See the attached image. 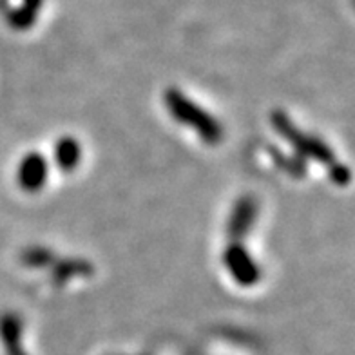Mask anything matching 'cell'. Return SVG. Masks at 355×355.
<instances>
[{
	"instance_id": "cell-1",
	"label": "cell",
	"mask_w": 355,
	"mask_h": 355,
	"mask_svg": "<svg viewBox=\"0 0 355 355\" xmlns=\"http://www.w3.org/2000/svg\"><path fill=\"white\" fill-rule=\"evenodd\" d=\"M270 122L274 131L292 147V153L300 158L313 159L321 167L328 168V174L332 178V182L339 187H345L350 183L352 173L343 162H339L334 153V149L319 136L310 135L303 131L300 125H295L294 120L286 114L285 111H274L270 114Z\"/></svg>"
},
{
	"instance_id": "cell-2",
	"label": "cell",
	"mask_w": 355,
	"mask_h": 355,
	"mask_svg": "<svg viewBox=\"0 0 355 355\" xmlns=\"http://www.w3.org/2000/svg\"><path fill=\"white\" fill-rule=\"evenodd\" d=\"M165 111L178 125L192 131L205 145H220L225 138L223 123L211 111H207L201 103L191 98L183 89L167 87L162 94Z\"/></svg>"
},
{
	"instance_id": "cell-3",
	"label": "cell",
	"mask_w": 355,
	"mask_h": 355,
	"mask_svg": "<svg viewBox=\"0 0 355 355\" xmlns=\"http://www.w3.org/2000/svg\"><path fill=\"white\" fill-rule=\"evenodd\" d=\"M221 265L230 279L241 288H252L259 285L263 277V268L247 245L238 239H232L221 252Z\"/></svg>"
},
{
	"instance_id": "cell-4",
	"label": "cell",
	"mask_w": 355,
	"mask_h": 355,
	"mask_svg": "<svg viewBox=\"0 0 355 355\" xmlns=\"http://www.w3.org/2000/svg\"><path fill=\"white\" fill-rule=\"evenodd\" d=\"M49 180V162L40 153H28L19 159L15 168V182L26 194L40 192Z\"/></svg>"
},
{
	"instance_id": "cell-5",
	"label": "cell",
	"mask_w": 355,
	"mask_h": 355,
	"mask_svg": "<svg viewBox=\"0 0 355 355\" xmlns=\"http://www.w3.org/2000/svg\"><path fill=\"white\" fill-rule=\"evenodd\" d=\"M259 214V207H257L256 198L243 196L238 198L234 203L232 211L229 216V223H227V232L232 236V239L245 238V234L250 232Z\"/></svg>"
},
{
	"instance_id": "cell-6",
	"label": "cell",
	"mask_w": 355,
	"mask_h": 355,
	"mask_svg": "<svg viewBox=\"0 0 355 355\" xmlns=\"http://www.w3.org/2000/svg\"><path fill=\"white\" fill-rule=\"evenodd\" d=\"M82 158H84V149L75 136L66 135L56 140L55 150H53V162H55L58 171L66 174L75 173L82 164Z\"/></svg>"
},
{
	"instance_id": "cell-7",
	"label": "cell",
	"mask_w": 355,
	"mask_h": 355,
	"mask_svg": "<svg viewBox=\"0 0 355 355\" xmlns=\"http://www.w3.org/2000/svg\"><path fill=\"white\" fill-rule=\"evenodd\" d=\"M20 336H22V322L17 313L8 312L0 315V337H2L0 341L10 355H26L24 346H20Z\"/></svg>"
},
{
	"instance_id": "cell-8",
	"label": "cell",
	"mask_w": 355,
	"mask_h": 355,
	"mask_svg": "<svg viewBox=\"0 0 355 355\" xmlns=\"http://www.w3.org/2000/svg\"><path fill=\"white\" fill-rule=\"evenodd\" d=\"M270 156L274 158L276 167H279L283 173L290 174V176H294V178H303L304 174H306V162H304L303 158H300L297 155L288 156L286 153L272 149Z\"/></svg>"
}]
</instances>
